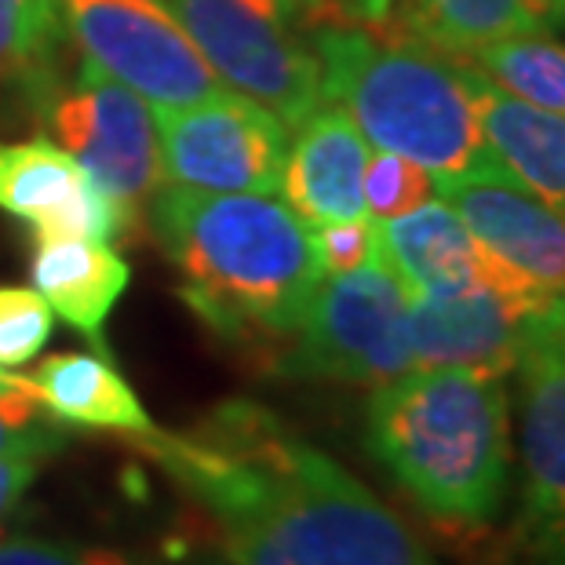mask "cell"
<instances>
[{"label": "cell", "mask_w": 565, "mask_h": 565, "mask_svg": "<svg viewBox=\"0 0 565 565\" xmlns=\"http://www.w3.org/2000/svg\"><path fill=\"white\" fill-rule=\"evenodd\" d=\"M435 186L489 256L492 285L540 310H565V215L558 209L529 194L503 168L438 179Z\"/></svg>", "instance_id": "10"}, {"label": "cell", "mask_w": 565, "mask_h": 565, "mask_svg": "<svg viewBox=\"0 0 565 565\" xmlns=\"http://www.w3.org/2000/svg\"><path fill=\"white\" fill-rule=\"evenodd\" d=\"M463 63L497 88L565 117V44L551 33H519V38L492 41Z\"/></svg>", "instance_id": "21"}, {"label": "cell", "mask_w": 565, "mask_h": 565, "mask_svg": "<svg viewBox=\"0 0 565 565\" xmlns=\"http://www.w3.org/2000/svg\"><path fill=\"white\" fill-rule=\"evenodd\" d=\"M471 70L478 125L514 183L565 215V117L540 110Z\"/></svg>", "instance_id": "16"}, {"label": "cell", "mask_w": 565, "mask_h": 565, "mask_svg": "<svg viewBox=\"0 0 565 565\" xmlns=\"http://www.w3.org/2000/svg\"><path fill=\"white\" fill-rule=\"evenodd\" d=\"M41 463H44L41 452H8V456H0V525H4L8 514L19 508L22 492L33 486Z\"/></svg>", "instance_id": "28"}, {"label": "cell", "mask_w": 565, "mask_h": 565, "mask_svg": "<svg viewBox=\"0 0 565 565\" xmlns=\"http://www.w3.org/2000/svg\"><path fill=\"white\" fill-rule=\"evenodd\" d=\"M131 441L201 500L231 565H435L398 514L256 402Z\"/></svg>", "instance_id": "1"}, {"label": "cell", "mask_w": 565, "mask_h": 565, "mask_svg": "<svg viewBox=\"0 0 565 565\" xmlns=\"http://www.w3.org/2000/svg\"><path fill=\"white\" fill-rule=\"evenodd\" d=\"M0 565H128L114 551L41 536H0Z\"/></svg>", "instance_id": "26"}, {"label": "cell", "mask_w": 565, "mask_h": 565, "mask_svg": "<svg viewBox=\"0 0 565 565\" xmlns=\"http://www.w3.org/2000/svg\"><path fill=\"white\" fill-rule=\"evenodd\" d=\"M0 209L30 223L38 237H95L117 242L131 234L128 215L58 142L30 139L0 147Z\"/></svg>", "instance_id": "13"}, {"label": "cell", "mask_w": 565, "mask_h": 565, "mask_svg": "<svg viewBox=\"0 0 565 565\" xmlns=\"http://www.w3.org/2000/svg\"><path fill=\"white\" fill-rule=\"evenodd\" d=\"M540 315L544 310L536 303L489 281L452 296H413L408 299L413 365L508 376L519 365L525 335Z\"/></svg>", "instance_id": "12"}, {"label": "cell", "mask_w": 565, "mask_h": 565, "mask_svg": "<svg viewBox=\"0 0 565 565\" xmlns=\"http://www.w3.org/2000/svg\"><path fill=\"white\" fill-rule=\"evenodd\" d=\"M44 114L58 147L121 204L136 226L139 209L150 204L164 179L158 125L147 99L92 63H81L77 81L55 88Z\"/></svg>", "instance_id": "9"}, {"label": "cell", "mask_w": 565, "mask_h": 565, "mask_svg": "<svg viewBox=\"0 0 565 565\" xmlns=\"http://www.w3.org/2000/svg\"><path fill=\"white\" fill-rule=\"evenodd\" d=\"M376 245L408 296H452L482 281L492 285L489 256L460 212L438 194L413 212L376 220Z\"/></svg>", "instance_id": "15"}, {"label": "cell", "mask_w": 565, "mask_h": 565, "mask_svg": "<svg viewBox=\"0 0 565 565\" xmlns=\"http://www.w3.org/2000/svg\"><path fill=\"white\" fill-rule=\"evenodd\" d=\"M33 383L26 376H15V372H8V369H0V398L4 394H19V391H30Z\"/></svg>", "instance_id": "30"}, {"label": "cell", "mask_w": 565, "mask_h": 565, "mask_svg": "<svg viewBox=\"0 0 565 565\" xmlns=\"http://www.w3.org/2000/svg\"><path fill=\"white\" fill-rule=\"evenodd\" d=\"M150 231L183 274V299L226 340L292 335L324 278L315 234L270 194L158 186Z\"/></svg>", "instance_id": "2"}, {"label": "cell", "mask_w": 565, "mask_h": 565, "mask_svg": "<svg viewBox=\"0 0 565 565\" xmlns=\"http://www.w3.org/2000/svg\"><path fill=\"white\" fill-rule=\"evenodd\" d=\"M321 99L340 106L376 150L438 179L503 168L478 125L471 70L435 47L365 26L310 30Z\"/></svg>", "instance_id": "4"}, {"label": "cell", "mask_w": 565, "mask_h": 565, "mask_svg": "<svg viewBox=\"0 0 565 565\" xmlns=\"http://www.w3.org/2000/svg\"><path fill=\"white\" fill-rule=\"evenodd\" d=\"M66 15L58 0H0V88L15 84L38 99H52Z\"/></svg>", "instance_id": "20"}, {"label": "cell", "mask_w": 565, "mask_h": 565, "mask_svg": "<svg viewBox=\"0 0 565 565\" xmlns=\"http://www.w3.org/2000/svg\"><path fill=\"white\" fill-rule=\"evenodd\" d=\"M438 194L435 175L424 172L416 161L402 158V153L376 150L369 153L365 168V209L372 220H391V215L413 212Z\"/></svg>", "instance_id": "23"}, {"label": "cell", "mask_w": 565, "mask_h": 565, "mask_svg": "<svg viewBox=\"0 0 565 565\" xmlns=\"http://www.w3.org/2000/svg\"><path fill=\"white\" fill-rule=\"evenodd\" d=\"M372 30L419 41L463 63L492 41L551 33V22L533 0H391L387 15Z\"/></svg>", "instance_id": "18"}, {"label": "cell", "mask_w": 565, "mask_h": 565, "mask_svg": "<svg viewBox=\"0 0 565 565\" xmlns=\"http://www.w3.org/2000/svg\"><path fill=\"white\" fill-rule=\"evenodd\" d=\"M522 540L536 565H565V310H544L519 354Z\"/></svg>", "instance_id": "11"}, {"label": "cell", "mask_w": 565, "mask_h": 565, "mask_svg": "<svg viewBox=\"0 0 565 565\" xmlns=\"http://www.w3.org/2000/svg\"><path fill=\"white\" fill-rule=\"evenodd\" d=\"M30 274L33 288L44 296L52 315L74 324L81 335H88L99 347V354H106L103 324L114 315V307L121 303L131 281L128 263L110 248V242L70 234L38 237Z\"/></svg>", "instance_id": "17"}, {"label": "cell", "mask_w": 565, "mask_h": 565, "mask_svg": "<svg viewBox=\"0 0 565 565\" xmlns=\"http://www.w3.org/2000/svg\"><path fill=\"white\" fill-rule=\"evenodd\" d=\"M168 183L212 194H281L288 128L242 92L153 110Z\"/></svg>", "instance_id": "7"}, {"label": "cell", "mask_w": 565, "mask_h": 565, "mask_svg": "<svg viewBox=\"0 0 565 565\" xmlns=\"http://www.w3.org/2000/svg\"><path fill=\"white\" fill-rule=\"evenodd\" d=\"M55 315L38 288L0 285V369L33 362L52 340Z\"/></svg>", "instance_id": "22"}, {"label": "cell", "mask_w": 565, "mask_h": 565, "mask_svg": "<svg viewBox=\"0 0 565 565\" xmlns=\"http://www.w3.org/2000/svg\"><path fill=\"white\" fill-rule=\"evenodd\" d=\"M47 408L41 405L38 391H19L0 398V456L8 452H41L52 456L55 449H63L70 430L63 427V419H47Z\"/></svg>", "instance_id": "24"}, {"label": "cell", "mask_w": 565, "mask_h": 565, "mask_svg": "<svg viewBox=\"0 0 565 565\" xmlns=\"http://www.w3.org/2000/svg\"><path fill=\"white\" fill-rule=\"evenodd\" d=\"M315 234V248L321 259L324 274H343V270H358L380 256L376 245V220L362 215V220H347V223H324V226H310Z\"/></svg>", "instance_id": "25"}, {"label": "cell", "mask_w": 565, "mask_h": 565, "mask_svg": "<svg viewBox=\"0 0 565 565\" xmlns=\"http://www.w3.org/2000/svg\"><path fill=\"white\" fill-rule=\"evenodd\" d=\"M299 22L307 30H329V26H380L387 15L391 0H292Z\"/></svg>", "instance_id": "27"}, {"label": "cell", "mask_w": 565, "mask_h": 565, "mask_svg": "<svg viewBox=\"0 0 565 565\" xmlns=\"http://www.w3.org/2000/svg\"><path fill=\"white\" fill-rule=\"evenodd\" d=\"M369 142L340 106L321 103L296 128L285 153L281 198L307 226L347 223L369 215L365 209Z\"/></svg>", "instance_id": "14"}, {"label": "cell", "mask_w": 565, "mask_h": 565, "mask_svg": "<svg viewBox=\"0 0 565 565\" xmlns=\"http://www.w3.org/2000/svg\"><path fill=\"white\" fill-rule=\"evenodd\" d=\"M220 84L299 128L324 103L315 44L292 0H161Z\"/></svg>", "instance_id": "5"}, {"label": "cell", "mask_w": 565, "mask_h": 565, "mask_svg": "<svg viewBox=\"0 0 565 565\" xmlns=\"http://www.w3.org/2000/svg\"><path fill=\"white\" fill-rule=\"evenodd\" d=\"M84 63L125 84L153 110H179L223 92L194 41L161 0H58Z\"/></svg>", "instance_id": "8"}, {"label": "cell", "mask_w": 565, "mask_h": 565, "mask_svg": "<svg viewBox=\"0 0 565 565\" xmlns=\"http://www.w3.org/2000/svg\"><path fill=\"white\" fill-rule=\"evenodd\" d=\"M365 438L430 519L486 525L511 482V405L503 376L408 369L369 398Z\"/></svg>", "instance_id": "3"}, {"label": "cell", "mask_w": 565, "mask_h": 565, "mask_svg": "<svg viewBox=\"0 0 565 565\" xmlns=\"http://www.w3.org/2000/svg\"><path fill=\"white\" fill-rule=\"evenodd\" d=\"M41 405L63 424L147 435L153 427L131 383L110 365L106 354H52L26 376Z\"/></svg>", "instance_id": "19"}, {"label": "cell", "mask_w": 565, "mask_h": 565, "mask_svg": "<svg viewBox=\"0 0 565 565\" xmlns=\"http://www.w3.org/2000/svg\"><path fill=\"white\" fill-rule=\"evenodd\" d=\"M408 288L380 256L358 270L324 274L281 372L303 380L387 383L413 365Z\"/></svg>", "instance_id": "6"}, {"label": "cell", "mask_w": 565, "mask_h": 565, "mask_svg": "<svg viewBox=\"0 0 565 565\" xmlns=\"http://www.w3.org/2000/svg\"><path fill=\"white\" fill-rule=\"evenodd\" d=\"M533 4L540 8V15H544L551 26L565 30V0H533Z\"/></svg>", "instance_id": "29"}]
</instances>
